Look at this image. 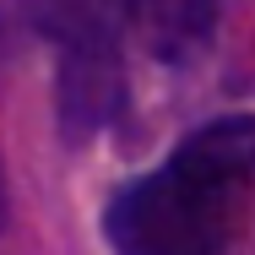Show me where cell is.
Instances as JSON below:
<instances>
[{
    "mask_svg": "<svg viewBox=\"0 0 255 255\" xmlns=\"http://www.w3.org/2000/svg\"><path fill=\"white\" fill-rule=\"evenodd\" d=\"M11 223V201H5V168H0V228Z\"/></svg>",
    "mask_w": 255,
    "mask_h": 255,
    "instance_id": "cell-4",
    "label": "cell"
},
{
    "mask_svg": "<svg viewBox=\"0 0 255 255\" xmlns=\"http://www.w3.org/2000/svg\"><path fill=\"white\" fill-rule=\"evenodd\" d=\"M22 16L38 38L54 44V93L65 141H93L125 98L120 11L109 0H22Z\"/></svg>",
    "mask_w": 255,
    "mask_h": 255,
    "instance_id": "cell-2",
    "label": "cell"
},
{
    "mask_svg": "<svg viewBox=\"0 0 255 255\" xmlns=\"http://www.w3.org/2000/svg\"><path fill=\"white\" fill-rule=\"evenodd\" d=\"M255 179V120H212L185 147L130 179L109 212L103 239L114 255H223L234 206Z\"/></svg>",
    "mask_w": 255,
    "mask_h": 255,
    "instance_id": "cell-1",
    "label": "cell"
},
{
    "mask_svg": "<svg viewBox=\"0 0 255 255\" xmlns=\"http://www.w3.org/2000/svg\"><path fill=\"white\" fill-rule=\"evenodd\" d=\"M125 22L152 60H190L217 27V0H125Z\"/></svg>",
    "mask_w": 255,
    "mask_h": 255,
    "instance_id": "cell-3",
    "label": "cell"
}]
</instances>
